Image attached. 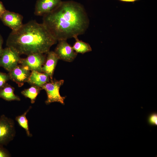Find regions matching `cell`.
Here are the masks:
<instances>
[{
	"label": "cell",
	"mask_w": 157,
	"mask_h": 157,
	"mask_svg": "<svg viewBox=\"0 0 157 157\" xmlns=\"http://www.w3.org/2000/svg\"><path fill=\"white\" fill-rule=\"evenodd\" d=\"M43 16L42 23L57 41L83 34L89 24L84 8L74 1H62L55 10Z\"/></svg>",
	"instance_id": "cell-1"
},
{
	"label": "cell",
	"mask_w": 157,
	"mask_h": 157,
	"mask_svg": "<svg viewBox=\"0 0 157 157\" xmlns=\"http://www.w3.org/2000/svg\"><path fill=\"white\" fill-rule=\"evenodd\" d=\"M55 40L44 25L32 20L16 31H12L6 42L7 47L19 55L47 53Z\"/></svg>",
	"instance_id": "cell-2"
},
{
	"label": "cell",
	"mask_w": 157,
	"mask_h": 157,
	"mask_svg": "<svg viewBox=\"0 0 157 157\" xmlns=\"http://www.w3.org/2000/svg\"><path fill=\"white\" fill-rule=\"evenodd\" d=\"M64 83V81L63 80H57L55 79L50 80V82L41 86L42 89L45 90L47 93V99L45 102L47 104L54 102L64 104L65 97L61 96L59 92L60 87Z\"/></svg>",
	"instance_id": "cell-3"
},
{
	"label": "cell",
	"mask_w": 157,
	"mask_h": 157,
	"mask_svg": "<svg viewBox=\"0 0 157 157\" xmlns=\"http://www.w3.org/2000/svg\"><path fill=\"white\" fill-rule=\"evenodd\" d=\"M15 135L13 120L4 115L0 117V145H6L12 140Z\"/></svg>",
	"instance_id": "cell-4"
},
{
	"label": "cell",
	"mask_w": 157,
	"mask_h": 157,
	"mask_svg": "<svg viewBox=\"0 0 157 157\" xmlns=\"http://www.w3.org/2000/svg\"><path fill=\"white\" fill-rule=\"evenodd\" d=\"M46 60L43 53H35L27 56L26 58H21L19 63L29 70L42 72V68Z\"/></svg>",
	"instance_id": "cell-5"
},
{
	"label": "cell",
	"mask_w": 157,
	"mask_h": 157,
	"mask_svg": "<svg viewBox=\"0 0 157 157\" xmlns=\"http://www.w3.org/2000/svg\"><path fill=\"white\" fill-rule=\"evenodd\" d=\"M19 55L9 47L4 49L0 57V66L9 72L18 65L21 59Z\"/></svg>",
	"instance_id": "cell-6"
},
{
	"label": "cell",
	"mask_w": 157,
	"mask_h": 157,
	"mask_svg": "<svg viewBox=\"0 0 157 157\" xmlns=\"http://www.w3.org/2000/svg\"><path fill=\"white\" fill-rule=\"evenodd\" d=\"M54 51L59 59L68 62L73 61L77 55L66 40L59 41Z\"/></svg>",
	"instance_id": "cell-7"
},
{
	"label": "cell",
	"mask_w": 157,
	"mask_h": 157,
	"mask_svg": "<svg viewBox=\"0 0 157 157\" xmlns=\"http://www.w3.org/2000/svg\"><path fill=\"white\" fill-rule=\"evenodd\" d=\"M1 20L12 31H16L23 25V17L21 15L6 10L0 17Z\"/></svg>",
	"instance_id": "cell-8"
},
{
	"label": "cell",
	"mask_w": 157,
	"mask_h": 157,
	"mask_svg": "<svg viewBox=\"0 0 157 157\" xmlns=\"http://www.w3.org/2000/svg\"><path fill=\"white\" fill-rule=\"evenodd\" d=\"M62 2L61 0H37L34 14L37 16H43L53 11Z\"/></svg>",
	"instance_id": "cell-9"
},
{
	"label": "cell",
	"mask_w": 157,
	"mask_h": 157,
	"mask_svg": "<svg viewBox=\"0 0 157 157\" xmlns=\"http://www.w3.org/2000/svg\"><path fill=\"white\" fill-rule=\"evenodd\" d=\"M30 71L21 65H17L9 72L10 79L21 87L27 82L31 74Z\"/></svg>",
	"instance_id": "cell-10"
},
{
	"label": "cell",
	"mask_w": 157,
	"mask_h": 157,
	"mask_svg": "<svg viewBox=\"0 0 157 157\" xmlns=\"http://www.w3.org/2000/svg\"><path fill=\"white\" fill-rule=\"evenodd\" d=\"M59 58L54 51H49L44 64L42 68V72L47 74L49 76L50 80H53V72Z\"/></svg>",
	"instance_id": "cell-11"
},
{
	"label": "cell",
	"mask_w": 157,
	"mask_h": 157,
	"mask_svg": "<svg viewBox=\"0 0 157 157\" xmlns=\"http://www.w3.org/2000/svg\"><path fill=\"white\" fill-rule=\"evenodd\" d=\"M48 74L35 71H32L27 82L32 85L41 87L45 83L49 82Z\"/></svg>",
	"instance_id": "cell-12"
},
{
	"label": "cell",
	"mask_w": 157,
	"mask_h": 157,
	"mask_svg": "<svg viewBox=\"0 0 157 157\" xmlns=\"http://www.w3.org/2000/svg\"><path fill=\"white\" fill-rule=\"evenodd\" d=\"M14 88L7 83L4 87L0 90V98L8 101H20L19 97L14 93Z\"/></svg>",
	"instance_id": "cell-13"
},
{
	"label": "cell",
	"mask_w": 157,
	"mask_h": 157,
	"mask_svg": "<svg viewBox=\"0 0 157 157\" xmlns=\"http://www.w3.org/2000/svg\"><path fill=\"white\" fill-rule=\"evenodd\" d=\"M42 88L40 87L32 85L29 88L22 91L21 93L25 97L30 99L32 104H34Z\"/></svg>",
	"instance_id": "cell-14"
},
{
	"label": "cell",
	"mask_w": 157,
	"mask_h": 157,
	"mask_svg": "<svg viewBox=\"0 0 157 157\" xmlns=\"http://www.w3.org/2000/svg\"><path fill=\"white\" fill-rule=\"evenodd\" d=\"M74 38L76 41L72 47L77 53L83 54L92 51L91 47L88 43L79 40L78 37Z\"/></svg>",
	"instance_id": "cell-15"
},
{
	"label": "cell",
	"mask_w": 157,
	"mask_h": 157,
	"mask_svg": "<svg viewBox=\"0 0 157 157\" xmlns=\"http://www.w3.org/2000/svg\"><path fill=\"white\" fill-rule=\"evenodd\" d=\"M31 108L32 107L30 106L23 114L21 115L15 117L16 121L19 126L25 129L27 135L29 137H32V135L30 131L28 120L26 116L27 113Z\"/></svg>",
	"instance_id": "cell-16"
},
{
	"label": "cell",
	"mask_w": 157,
	"mask_h": 157,
	"mask_svg": "<svg viewBox=\"0 0 157 157\" xmlns=\"http://www.w3.org/2000/svg\"><path fill=\"white\" fill-rule=\"evenodd\" d=\"M9 79L8 74L0 72V90L4 87Z\"/></svg>",
	"instance_id": "cell-17"
},
{
	"label": "cell",
	"mask_w": 157,
	"mask_h": 157,
	"mask_svg": "<svg viewBox=\"0 0 157 157\" xmlns=\"http://www.w3.org/2000/svg\"><path fill=\"white\" fill-rule=\"evenodd\" d=\"M147 121L148 123L151 125H157V113H153L149 115L148 117Z\"/></svg>",
	"instance_id": "cell-18"
},
{
	"label": "cell",
	"mask_w": 157,
	"mask_h": 157,
	"mask_svg": "<svg viewBox=\"0 0 157 157\" xmlns=\"http://www.w3.org/2000/svg\"><path fill=\"white\" fill-rule=\"evenodd\" d=\"M11 156V155L9 151L3 147V145H0V157H9Z\"/></svg>",
	"instance_id": "cell-19"
},
{
	"label": "cell",
	"mask_w": 157,
	"mask_h": 157,
	"mask_svg": "<svg viewBox=\"0 0 157 157\" xmlns=\"http://www.w3.org/2000/svg\"><path fill=\"white\" fill-rule=\"evenodd\" d=\"M6 10L2 3L0 1V17Z\"/></svg>",
	"instance_id": "cell-20"
},
{
	"label": "cell",
	"mask_w": 157,
	"mask_h": 157,
	"mask_svg": "<svg viewBox=\"0 0 157 157\" xmlns=\"http://www.w3.org/2000/svg\"><path fill=\"white\" fill-rule=\"evenodd\" d=\"M3 43V38L1 35L0 34V57L2 53L3 49L2 47Z\"/></svg>",
	"instance_id": "cell-21"
},
{
	"label": "cell",
	"mask_w": 157,
	"mask_h": 157,
	"mask_svg": "<svg viewBox=\"0 0 157 157\" xmlns=\"http://www.w3.org/2000/svg\"><path fill=\"white\" fill-rule=\"evenodd\" d=\"M124 2H134L139 0H118Z\"/></svg>",
	"instance_id": "cell-22"
}]
</instances>
